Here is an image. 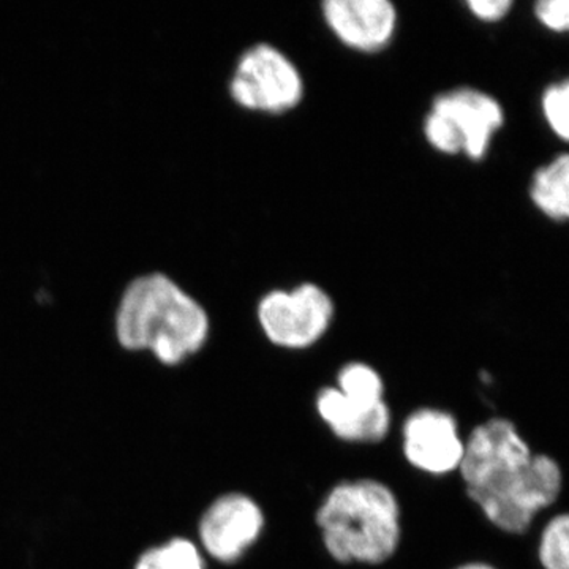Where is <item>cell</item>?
Instances as JSON below:
<instances>
[{
  "label": "cell",
  "mask_w": 569,
  "mask_h": 569,
  "mask_svg": "<svg viewBox=\"0 0 569 569\" xmlns=\"http://www.w3.org/2000/svg\"><path fill=\"white\" fill-rule=\"evenodd\" d=\"M459 475L485 518L512 535L526 533L563 489L560 463L533 452L507 418H490L471 430Z\"/></svg>",
  "instance_id": "cell-1"
},
{
  "label": "cell",
  "mask_w": 569,
  "mask_h": 569,
  "mask_svg": "<svg viewBox=\"0 0 569 569\" xmlns=\"http://www.w3.org/2000/svg\"><path fill=\"white\" fill-rule=\"evenodd\" d=\"M209 331L203 306L163 272L133 277L119 298V343L127 350H151L162 365L178 366L198 353Z\"/></svg>",
  "instance_id": "cell-2"
},
{
  "label": "cell",
  "mask_w": 569,
  "mask_h": 569,
  "mask_svg": "<svg viewBox=\"0 0 569 569\" xmlns=\"http://www.w3.org/2000/svg\"><path fill=\"white\" fill-rule=\"evenodd\" d=\"M316 522L328 556L340 565L378 567L402 542V507L395 490L373 478L347 479L326 493Z\"/></svg>",
  "instance_id": "cell-3"
},
{
  "label": "cell",
  "mask_w": 569,
  "mask_h": 569,
  "mask_svg": "<svg viewBox=\"0 0 569 569\" xmlns=\"http://www.w3.org/2000/svg\"><path fill=\"white\" fill-rule=\"evenodd\" d=\"M257 316L272 346L306 350L320 342L331 328L335 302L318 284L302 283L291 291L266 295L258 305Z\"/></svg>",
  "instance_id": "cell-4"
},
{
  "label": "cell",
  "mask_w": 569,
  "mask_h": 569,
  "mask_svg": "<svg viewBox=\"0 0 569 569\" xmlns=\"http://www.w3.org/2000/svg\"><path fill=\"white\" fill-rule=\"evenodd\" d=\"M236 103L252 111H290L305 96V82L295 63L271 44H254L239 59L230 82Z\"/></svg>",
  "instance_id": "cell-5"
},
{
  "label": "cell",
  "mask_w": 569,
  "mask_h": 569,
  "mask_svg": "<svg viewBox=\"0 0 569 569\" xmlns=\"http://www.w3.org/2000/svg\"><path fill=\"white\" fill-rule=\"evenodd\" d=\"M264 529V509L252 496L227 492L201 516L198 537L206 556L222 565H234L258 545Z\"/></svg>",
  "instance_id": "cell-6"
},
{
  "label": "cell",
  "mask_w": 569,
  "mask_h": 569,
  "mask_svg": "<svg viewBox=\"0 0 569 569\" xmlns=\"http://www.w3.org/2000/svg\"><path fill=\"white\" fill-rule=\"evenodd\" d=\"M400 438L403 458L415 470L436 478L459 473L466 438L455 415L443 408H417L403 421Z\"/></svg>",
  "instance_id": "cell-7"
},
{
  "label": "cell",
  "mask_w": 569,
  "mask_h": 569,
  "mask_svg": "<svg viewBox=\"0 0 569 569\" xmlns=\"http://www.w3.org/2000/svg\"><path fill=\"white\" fill-rule=\"evenodd\" d=\"M432 111L452 123L462 142V153L473 162L488 156L493 138L505 126L503 107L481 89L459 88L441 93L433 100Z\"/></svg>",
  "instance_id": "cell-8"
},
{
  "label": "cell",
  "mask_w": 569,
  "mask_h": 569,
  "mask_svg": "<svg viewBox=\"0 0 569 569\" xmlns=\"http://www.w3.org/2000/svg\"><path fill=\"white\" fill-rule=\"evenodd\" d=\"M318 418L337 440L353 445L381 443L392 427V411L383 402H361L332 387L321 388L316 397Z\"/></svg>",
  "instance_id": "cell-9"
},
{
  "label": "cell",
  "mask_w": 569,
  "mask_h": 569,
  "mask_svg": "<svg viewBox=\"0 0 569 569\" xmlns=\"http://www.w3.org/2000/svg\"><path fill=\"white\" fill-rule=\"evenodd\" d=\"M323 14L337 39L353 50H381L395 36L397 11L389 0H328Z\"/></svg>",
  "instance_id": "cell-10"
},
{
  "label": "cell",
  "mask_w": 569,
  "mask_h": 569,
  "mask_svg": "<svg viewBox=\"0 0 569 569\" xmlns=\"http://www.w3.org/2000/svg\"><path fill=\"white\" fill-rule=\"evenodd\" d=\"M530 203L553 223H569V152L559 153L531 174Z\"/></svg>",
  "instance_id": "cell-11"
},
{
  "label": "cell",
  "mask_w": 569,
  "mask_h": 569,
  "mask_svg": "<svg viewBox=\"0 0 569 569\" xmlns=\"http://www.w3.org/2000/svg\"><path fill=\"white\" fill-rule=\"evenodd\" d=\"M335 387L342 395L361 402H383L387 400V387L383 377L376 367L366 362H348L340 367L336 376Z\"/></svg>",
  "instance_id": "cell-12"
},
{
  "label": "cell",
  "mask_w": 569,
  "mask_h": 569,
  "mask_svg": "<svg viewBox=\"0 0 569 569\" xmlns=\"http://www.w3.org/2000/svg\"><path fill=\"white\" fill-rule=\"evenodd\" d=\"M134 569H206V560L190 539L174 538L142 553Z\"/></svg>",
  "instance_id": "cell-13"
},
{
  "label": "cell",
  "mask_w": 569,
  "mask_h": 569,
  "mask_svg": "<svg viewBox=\"0 0 569 569\" xmlns=\"http://www.w3.org/2000/svg\"><path fill=\"white\" fill-rule=\"evenodd\" d=\"M539 111L549 132L569 146V77L549 82L542 88Z\"/></svg>",
  "instance_id": "cell-14"
},
{
  "label": "cell",
  "mask_w": 569,
  "mask_h": 569,
  "mask_svg": "<svg viewBox=\"0 0 569 569\" xmlns=\"http://www.w3.org/2000/svg\"><path fill=\"white\" fill-rule=\"evenodd\" d=\"M542 569H569V512H561L546 523L538 542Z\"/></svg>",
  "instance_id": "cell-15"
},
{
  "label": "cell",
  "mask_w": 569,
  "mask_h": 569,
  "mask_svg": "<svg viewBox=\"0 0 569 569\" xmlns=\"http://www.w3.org/2000/svg\"><path fill=\"white\" fill-rule=\"evenodd\" d=\"M425 133L427 141L437 151L451 153V156L462 152V142H460L458 132H456L452 123L440 112L430 110L429 114H427Z\"/></svg>",
  "instance_id": "cell-16"
},
{
  "label": "cell",
  "mask_w": 569,
  "mask_h": 569,
  "mask_svg": "<svg viewBox=\"0 0 569 569\" xmlns=\"http://www.w3.org/2000/svg\"><path fill=\"white\" fill-rule=\"evenodd\" d=\"M533 17L545 31L569 36V0H538Z\"/></svg>",
  "instance_id": "cell-17"
},
{
  "label": "cell",
  "mask_w": 569,
  "mask_h": 569,
  "mask_svg": "<svg viewBox=\"0 0 569 569\" xmlns=\"http://www.w3.org/2000/svg\"><path fill=\"white\" fill-rule=\"evenodd\" d=\"M468 10L482 22H500L511 13L512 0H470Z\"/></svg>",
  "instance_id": "cell-18"
},
{
  "label": "cell",
  "mask_w": 569,
  "mask_h": 569,
  "mask_svg": "<svg viewBox=\"0 0 569 569\" xmlns=\"http://www.w3.org/2000/svg\"><path fill=\"white\" fill-rule=\"evenodd\" d=\"M455 569H498L493 565L486 563V561H467V563L459 565Z\"/></svg>",
  "instance_id": "cell-19"
}]
</instances>
